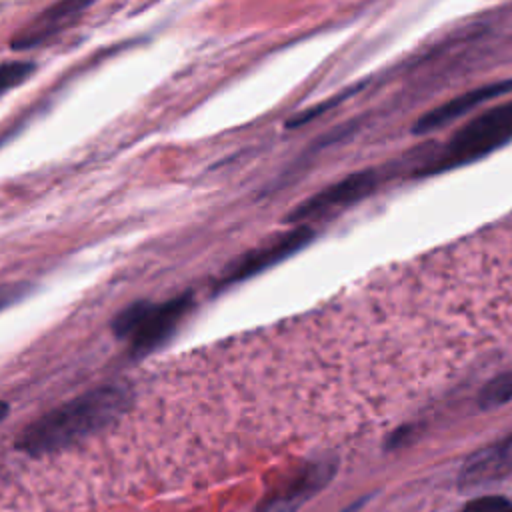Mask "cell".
<instances>
[{
  "mask_svg": "<svg viewBox=\"0 0 512 512\" xmlns=\"http://www.w3.org/2000/svg\"><path fill=\"white\" fill-rule=\"evenodd\" d=\"M126 408L128 392L124 388L102 386L88 390L26 426L16 440V448L28 456L58 452L104 430Z\"/></svg>",
  "mask_w": 512,
  "mask_h": 512,
  "instance_id": "1",
  "label": "cell"
},
{
  "mask_svg": "<svg viewBox=\"0 0 512 512\" xmlns=\"http://www.w3.org/2000/svg\"><path fill=\"white\" fill-rule=\"evenodd\" d=\"M512 140V100L498 104L454 132L446 146L426 162L424 174H436L480 160Z\"/></svg>",
  "mask_w": 512,
  "mask_h": 512,
  "instance_id": "2",
  "label": "cell"
},
{
  "mask_svg": "<svg viewBox=\"0 0 512 512\" xmlns=\"http://www.w3.org/2000/svg\"><path fill=\"white\" fill-rule=\"evenodd\" d=\"M190 306L192 298L188 294L176 296L162 304L140 300L118 312L112 328L118 338L130 340V350L134 356H146L174 334Z\"/></svg>",
  "mask_w": 512,
  "mask_h": 512,
  "instance_id": "3",
  "label": "cell"
},
{
  "mask_svg": "<svg viewBox=\"0 0 512 512\" xmlns=\"http://www.w3.org/2000/svg\"><path fill=\"white\" fill-rule=\"evenodd\" d=\"M378 172L376 170H362L348 174L334 184L322 188L314 196H308L300 204L292 208L288 214V222L296 226H308L314 220H322L326 216H334L350 206L368 198L378 186Z\"/></svg>",
  "mask_w": 512,
  "mask_h": 512,
  "instance_id": "4",
  "label": "cell"
},
{
  "mask_svg": "<svg viewBox=\"0 0 512 512\" xmlns=\"http://www.w3.org/2000/svg\"><path fill=\"white\" fill-rule=\"evenodd\" d=\"M336 468V458H320L304 464L298 472L264 496L252 512H296L334 478Z\"/></svg>",
  "mask_w": 512,
  "mask_h": 512,
  "instance_id": "5",
  "label": "cell"
},
{
  "mask_svg": "<svg viewBox=\"0 0 512 512\" xmlns=\"http://www.w3.org/2000/svg\"><path fill=\"white\" fill-rule=\"evenodd\" d=\"M312 238H314V230L310 226H294V228L270 238L268 242H262L260 246L242 254L240 258H236L224 270L222 282L234 284V282L252 278V276L276 266L278 262L286 260L294 252L302 250Z\"/></svg>",
  "mask_w": 512,
  "mask_h": 512,
  "instance_id": "6",
  "label": "cell"
},
{
  "mask_svg": "<svg viewBox=\"0 0 512 512\" xmlns=\"http://www.w3.org/2000/svg\"><path fill=\"white\" fill-rule=\"evenodd\" d=\"M510 92H512V78L510 80H498V82H492V84H482V86H478L474 90H468L460 96H454L452 100H446L444 104L426 112L414 124V132L416 134H426V132L438 130L442 126H448L450 122H454L460 116L476 110L478 106L486 104L488 100H494V98L510 94Z\"/></svg>",
  "mask_w": 512,
  "mask_h": 512,
  "instance_id": "7",
  "label": "cell"
},
{
  "mask_svg": "<svg viewBox=\"0 0 512 512\" xmlns=\"http://www.w3.org/2000/svg\"><path fill=\"white\" fill-rule=\"evenodd\" d=\"M512 472V434L474 452L462 466L460 488H476L496 482Z\"/></svg>",
  "mask_w": 512,
  "mask_h": 512,
  "instance_id": "8",
  "label": "cell"
},
{
  "mask_svg": "<svg viewBox=\"0 0 512 512\" xmlns=\"http://www.w3.org/2000/svg\"><path fill=\"white\" fill-rule=\"evenodd\" d=\"M90 4L88 2H58L46 8L42 14H38L36 20H32L26 28L20 30V34L12 40V46L16 50H26L36 44L46 42L50 36L58 34L62 28L70 26Z\"/></svg>",
  "mask_w": 512,
  "mask_h": 512,
  "instance_id": "9",
  "label": "cell"
},
{
  "mask_svg": "<svg viewBox=\"0 0 512 512\" xmlns=\"http://www.w3.org/2000/svg\"><path fill=\"white\" fill-rule=\"evenodd\" d=\"M512 400V372L492 378L478 394V404L486 410L502 406Z\"/></svg>",
  "mask_w": 512,
  "mask_h": 512,
  "instance_id": "10",
  "label": "cell"
},
{
  "mask_svg": "<svg viewBox=\"0 0 512 512\" xmlns=\"http://www.w3.org/2000/svg\"><path fill=\"white\" fill-rule=\"evenodd\" d=\"M32 72H34L32 62H20V60L2 62L0 64V94L22 84Z\"/></svg>",
  "mask_w": 512,
  "mask_h": 512,
  "instance_id": "11",
  "label": "cell"
},
{
  "mask_svg": "<svg viewBox=\"0 0 512 512\" xmlns=\"http://www.w3.org/2000/svg\"><path fill=\"white\" fill-rule=\"evenodd\" d=\"M462 512H512V502L504 496H480L470 500Z\"/></svg>",
  "mask_w": 512,
  "mask_h": 512,
  "instance_id": "12",
  "label": "cell"
},
{
  "mask_svg": "<svg viewBox=\"0 0 512 512\" xmlns=\"http://www.w3.org/2000/svg\"><path fill=\"white\" fill-rule=\"evenodd\" d=\"M18 294H20L18 286H2L0 288V308L8 306L12 300H16Z\"/></svg>",
  "mask_w": 512,
  "mask_h": 512,
  "instance_id": "13",
  "label": "cell"
},
{
  "mask_svg": "<svg viewBox=\"0 0 512 512\" xmlns=\"http://www.w3.org/2000/svg\"><path fill=\"white\" fill-rule=\"evenodd\" d=\"M8 412H10V406H8L6 402H2V400H0V422H4V420H6Z\"/></svg>",
  "mask_w": 512,
  "mask_h": 512,
  "instance_id": "14",
  "label": "cell"
}]
</instances>
